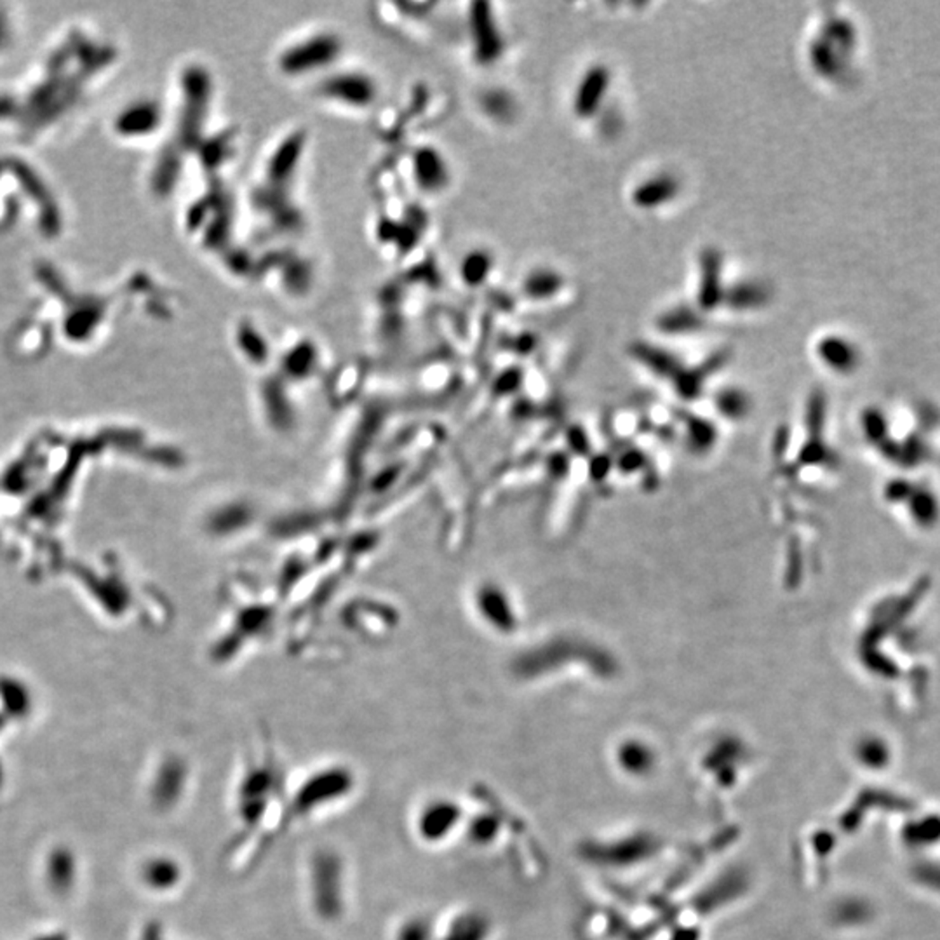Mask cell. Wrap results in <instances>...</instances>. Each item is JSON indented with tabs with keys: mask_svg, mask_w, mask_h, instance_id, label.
<instances>
[{
	"mask_svg": "<svg viewBox=\"0 0 940 940\" xmlns=\"http://www.w3.org/2000/svg\"><path fill=\"white\" fill-rule=\"evenodd\" d=\"M610 79H611V75H610V70H608L606 65L591 66L584 74L580 84L576 87L575 101H573L575 114L582 117V119H589V117L596 115L599 107L604 101L606 92H608Z\"/></svg>",
	"mask_w": 940,
	"mask_h": 940,
	"instance_id": "obj_1",
	"label": "cell"
},
{
	"mask_svg": "<svg viewBox=\"0 0 940 940\" xmlns=\"http://www.w3.org/2000/svg\"><path fill=\"white\" fill-rule=\"evenodd\" d=\"M723 257L719 250L706 248L700 255V286H698V309L714 311L725 300V289L721 285Z\"/></svg>",
	"mask_w": 940,
	"mask_h": 940,
	"instance_id": "obj_2",
	"label": "cell"
},
{
	"mask_svg": "<svg viewBox=\"0 0 940 940\" xmlns=\"http://www.w3.org/2000/svg\"><path fill=\"white\" fill-rule=\"evenodd\" d=\"M681 183L674 174L662 172L645 180L632 190V202L641 209H652L667 204L680 194Z\"/></svg>",
	"mask_w": 940,
	"mask_h": 940,
	"instance_id": "obj_3",
	"label": "cell"
},
{
	"mask_svg": "<svg viewBox=\"0 0 940 940\" xmlns=\"http://www.w3.org/2000/svg\"><path fill=\"white\" fill-rule=\"evenodd\" d=\"M565 286V277L552 268H539L524 281V293L533 300H547L558 294Z\"/></svg>",
	"mask_w": 940,
	"mask_h": 940,
	"instance_id": "obj_4",
	"label": "cell"
},
{
	"mask_svg": "<svg viewBox=\"0 0 940 940\" xmlns=\"http://www.w3.org/2000/svg\"><path fill=\"white\" fill-rule=\"evenodd\" d=\"M769 300V289L767 286L756 281L751 283H741L735 285L732 289L725 291V300L734 309H756L765 305Z\"/></svg>",
	"mask_w": 940,
	"mask_h": 940,
	"instance_id": "obj_5",
	"label": "cell"
},
{
	"mask_svg": "<svg viewBox=\"0 0 940 940\" xmlns=\"http://www.w3.org/2000/svg\"><path fill=\"white\" fill-rule=\"evenodd\" d=\"M702 317L691 307H676L658 317V328L667 333H688L702 328Z\"/></svg>",
	"mask_w": 940,
	"mask_h": 940,
	"instance_id": "obj_6",
	"label": "cell"
},
{
	"mask_svg": "<svg viewBox=\"0 0 940 940\" xmlns=\"http://www.w3.org/2000/svg\"><path fill=\"white\" fill-rule=\"evenodd\" d=\"M632 352L639 361H643L646 366H650L652 370L662 373V374H672L680 366L678 361L669 352L662 350L660 347H654L650 343H636L632 347Z\"/></svg>",
	"mask_w": 940,
	"mask_h": 940,
	"instance_id": "obj_7",
	"label": "cell"
},
{
	"mask_svg": "<svg viewBox=\"0 0 940 940\" xmlns=\"http://www.w3.org/2000/svg\"><path fill=\"white\" fill-rule=\"evenodd\" d=\"M478 35L481 57H485L486 61L496 57L500 53V39L489 13H481L478 16Z\"/></svg>",
	"mask_w": 940,
	"mask_h": 940,
	"instance_id": "obj_8",
	"label": "cell"
},
{
	"mask_svg": "<svg viewBox=\"0 0 940 940\" xmlns=\"http://www.w3.org/2000/svg\"><path fill=\"white\" fill-rule=\"evenodd\" d=\"M819 352L827 365L836 370H848L852 366V350L839 338H827L821 343Z\"/></svg>",
	"mask_w": 940,
	"mask_h": 940,
	"instance_id": "obj_9",
	"label": "cell"
},
{
	"mask_svg": "<svg viewBox=\"0 0 940 940\" xmlns=\"http://www.w3.org/2000/svg\"><path fill=\"white\" fill-rule=\"evenodd\" d=\"M49 876L57 888H66L68 884L72 883V878H74L72 858L63 852L55 854L49 864Z\"/></svg>",
	"mask_w": 940,
	"mask_h": 940,
	"instance_id": "obj_10",
	"label": "cell"
},
{
	"mask_svg": "<svg viewBox=\"0 0 940 940\" xmlns=\"http://www.w3.org/2000/svg\"><path fill=\"white\" fill-rule=\"evenodd\" d=\"M717 406L719 409L725 413V415H730V417H737L747 411L749 404H747V398L745 394L741 392L739 389H726L719 394L717 398Z\"/></svg>",
	"mask_w": 940,
	"mask_h": 940,
	"instance_id": "obj_11",
	"label": "cell"
},
{
	"mask_svg": "<svg viewBox=\"0 0 940 940\" xmlns=\"http://www.w3.org/2000/svg\"><path fill=\"white\" fill-rule=\"evenodd\" d=\"M146 880L154 886H170L176 880V867L171 862H152L145 873Z\"/></svg>",
	"mask_w": 940,
	"mask_h": 940,
	"instance_id": "obj_12",
	"label": "cell"
},
{
	"mask_svg": "<svg viewBox=\"0 0 940 940\" xmlns=\"http://www.w3.org/2000/svg\"><path fill=\"white\" fill-rule=\"evenodd\" d=\"M2 693L5 697H9L5 700V704L11 709V713H27V707H30V698L27 697V690L22 684L16 681L14 693H13V681H7V683L2 684Z\"/></svg>",
	"mask_w": 940,
	"mask_h": 940,
	"instance_id": "obj_13",
	"label": "cell"
},
{
	"mask_svg": "<svg viewBox=\"0 0 940 940\" xmlns=\"http://www.w3.org/2000/svg\"><path fill=\"white\" fill-rule=\"evenodd\" d=\"M489 265H491V263H489V258L485 257V255H476V257H472L470 267H469V268H470V274H469L470 281H472V283H481L483 277H485L486 274L489 272Z\"/></svg>",
	"mask_w": 940,
	"mask_h": 940,
	"instance_id": "obj_14",
	"label": "cell"
},
{
	"mask_svg": "<svg viewBox=\"0 0 940 940\" xmlns=\"http://www.w3.org/2000/svg\"><path fill=\"white\" fill-rule=\"evenodd\" d=\"M44 940H46V939H44ZM48 940H49V939H48ZM51 940H55V939H51Z\"/></svg>",
	"mask_w": 940,
	"mask_h": 940,
	"instance_id": "obj_15",
	"label": "cell"
}]
</instances>
